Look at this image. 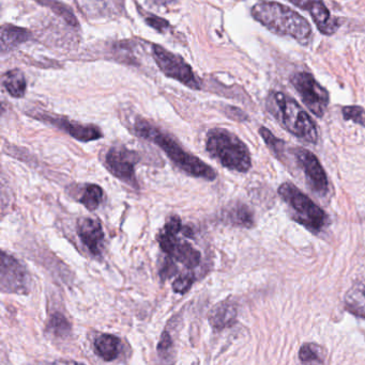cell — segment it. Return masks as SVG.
<instances>
[{
    "label": "cell",
    "instance_id": "cell-15",
    "mask_svg": "<svg viewBox=\"0 0 365 365\" xmlns=\"http://www.w3.org/2000/svg\"><path fill=\"white\" fill-rule=\"evenodd\" d=\"M167 255L169 259L181 264L188 270L195 269L201 264V252L189 242H181L179 238L171 247Z\"/></svg>",
    "mask_w": 365,
    "mask_h": 365
},
{
    "label": "cell",
    "instance_id": "cell-13",
    "mask_svg": "<svg viewBox=\"0 0 365 365\" xmlns=\"http://www.w3.org/2000/svg\"><path fill=\"white\" fill-rule=\"evenodd\" d=\"M77 234L84 246L88 249L94 257H99L102 253L104 232L102 225L96 218H81L77 225Z\"/></svg>",
    "mask_w": 365,
    "mask_h": 365
},
{
    "label": "cell",
    "instance_id": "cell-5",
    "mask_svg": "<svg viewBox=\"0 0 365 365\" xmlns=\"http://www.w3.org/2000/svg\"><path fill=\"white\" fill-rule=\"evenodd\" d=\"M285 203L291 207L293 219L314 233H319L328 221L327 215L306 193L291 182H284L279 188Z\"/></svg>",
    "mask_w": 365,
    "mask_h": 365
},
{
    "label": "cell",
    "instance_id": "cell-31",
    "mask_svg": "<svg viewBox=\"0 0 365 365\" xmlns=\"http://www.w3.org/2000/svg\"><path fill=\"white\" fill-rule=\"evenodd\" d=\"M40 365H84V364H77V362H74V361H54V362H49V364H42Z\"/></svg>",
    "mask_w": 365,
    "mask_h": 365
},
{
    "label": "cell",
    "instance_id": "cell-30",
    "mask_svg": "<svg viewBox=\"0 0 365 365\" xmlns=\"http://www.w3.org/2000/svg\"><path fill=\"white\" fill-rule=\"evenodd\" d=\"M227 115L233 119L238 120V121H244L246 119V113H242L240 109L235 108V107H229L226 110Z\"/></svg>",
    "mask_w": 365,
    "mask_h": 365
},
{
    "label": "cell",
    "instance_id": "cell-1",
    "mask_svg": "<svg viewBox=\"0 0 365 365\" xmlns=\"http://www.w3.org/2000/svg\"><path fill=\"white\" fill-rule=\"evenodd\" d=\"M134 128L135 132L139 137L151 141L161 148L162 151L169 156V160L189 175L201 178L208 181H214L216 179V173L209 165L189 152L184 151L173 137L156 128L147 120L139 118L135 122Z\"/></svg>",
    "mask_w": 365,
    "mask_h": 365
},
{
    "label": "cell",
    "instance_id": "cell-27",
    "mask_svg": "<svg viewBox=\"0 0 365 365\" xmlns=\"http://www.w3.org/2000/svg\"><path fill=\"white\" fill-rule=\"evenodd\" d=\"M343 115L347 121H353L355 123L365 128V109L360 106H346L343 108Z\"/></svg>",
    "mask_w": 365,
    "mask_h": 365
},
{
    "label": "cell",
    "instance_id": "cell-24",
    "mask_svg": "<svg viewBox=\"0 0 365 365\" xmlns=\"http://www.w3.org/2000/svg\"><path fill=\"white\" fill-rule=\"evenodd\" d=\"M47 329L54 336L62 338V336H68L70 332V324L64 315L60 313H54L49 319Z\"/></svg>",
    "mask_w": 365,
    "mask_h": 365
},
{
    "label": "cell",
    "instance_id": "cell-21",
    "mask_svg": "<svg viewBox=\"0 0 365 365\" xmlns=\"http://www.w3.org/2000/svg\"><path fill=\"white\" fill-rule=\"evenodd\" d=\"M299 358L304 365H321L324 364L323 349L313 343H306L300 349Z\"/></svg>",
    "mask_w": 365,
    "mask_h": 365
},
{
    "label": "cell",
    "instance_id": "cell-9",
    "mask_svg": "<svg viewBox=\"0 0 365 365\" xmlns=\"http://www.w3.org/2000/svg\"><path fill=\"white\" fill-rule=\"evenodd\" d=\"M139 154L124 147L111 148L105 158L107 169L114 177L120 181L130 185L133 188H139L135 177V165L139 162Z\"/></svg>",
    "mask_w": 365,
    "mask_h": 365
},
{
    "label": "cell",
    "instance_id": "cell-7",
    "mask_svg": "<svg viewBox=\"0 0 365 365\" xmlns=\"http://www.w3.org/2000/svg\"><path fill=\"white\" fill-rule=\"evenodd\" d=\"M291 81L311 113L316 117H323L330 101L327 90L310 73H297L291 77Z\"/></svg>",
    "mask_w": 365,
    "mask_h": 365
},
{
    "label": "cell",
    "instance_id": "cell-8",
    "mask_svg": "<svg viewBox=\"0 0 365 365\" xmlns=\"http://www.w3.org/2000/svg\"><path fill=\"white\" fill-rule=\"evenodd\" d=\"M0 285L2 293L26 295L29 292L30 278L26 268L12 255L1 252Z\"/></svg>",
    "mask_w": 365,
    "mask_h": 365
},
{
    "label": "cell",
    "instance_id": "cell-18",
    "mask_svg": "<svg viewBox=\"0 0 365 365\" xmlns=\"http://www.w3.org/2000/svg\"><path fill=\"white\" fill-rule=\"evenodd\" d=\"M346 310L356 317L365 319V283H356L345 297Z\"/></svg>",
    "mask_w": 365,
    "mask_h": 365
},
{
    "label": "cell",
    "instance_id": "cell-26",
    "mask_svg": "<svg viewBox=\"0 0 365 365\" xmlns=\"http://www.w3.org/2000/svg\"><path fill=\"white\" fill-rule=\"evenodd\" d=\"M194 274L191 272L180 274L173 282V289L175 293L186 294L194 283Z\"/></svg>",
    "mask_w": 365,
    "mask_h": 365
},
{
    "label": "cell",
    "instance_id": "cell-23",
    "mask_svg": "<svg viewBox=\"0 0 365 365\" xmlns=\"http://www.w3.org/2000/svg\"><path fill=\"white\" fill-rule=\"evenodd\" d=\"M36 1L42 4V6H49L56 14L61 16L69 25L76 26L77 24H79L72 11H71L66 4L59 1V0H36Z\"/></svg>",
    "mask_w": 365,
    "mask_h": 365
},
{
    "label": "cell",
    "instance_id": "cell-10",
    "mask_svg": "<svg viewBox=\"0 0 365 365\" xmlns=\"http://www.w3.org/2000/svg\"><path fill=\"white\" fill-rule=\"evenodd\" d=\"M295 155L298 164L306 175L311 188L315 190V192L321 193V195L327 193L328 189H329V182H328L327 175L319 163V158L312 152L301 149V148L296 150Z\"/></svg>",
    "mask_w": 365,
    "mask_h": 365
},
{
    "label": "cell",
    "instance_id": "cell-20",
    "mask_svg": "<svg viewBox=\"0 0 365 365\" xmlns=\"http://www.w3.org/2000/svg\"><path fill=\"white\" fill-rule=\"evenodd\" d=\"M2 83L9 94L13 98H21L25 96L27 83H26L25 75L21 71H9L4 75Z\"/></svg>",
    "mask_w": 365,
    "mask_h": 365
},
{
    "label": "cell",
    "instance_id": "cell-17",
    "mask_svg": "<svg viewBox=\"0 0 365 365\" xmlns=\"http://www.w3.org/2000/svg\"><path fill=\"white\" fill-rule=\"evenodd\" d=\"M30 32L25 28L16 27V26L6 25L1 28V51H12L15 47L29 40Z\"/></svg>",
    "mask_w": 365,
    "mask_h": 365
},
{
    "label": "cell",
    "instance_id": "cell-12",
    "mask_svg": "<svg viewBox=\"0 0 365 365\" xmlns=\"http://www.w3.org/2000/svg\"><path fill=\"white\" fill-rule=\"evenodd\" d=\"M302 10L308 11L314 19L315 25L324 34L331 36L339 29V23L323 0H289Z\"/></svg>",
    "mask_w": 365,
    "mask_h": 365
},
{
    "label": "cell",
    "instance_id": "cell-28",
    "mask_svg": "<svg viewBox=\"0 0 365 365\" xmlns=\"http://www.w3.org/2000/svg\"><path fill=\"white\" fill-rule=\"evenodd\" d=\"M146 21H147L150 27L154 28V29L160 32H164L169 27V23L166 19H161V17L156 16V15H151V17H148V19H146Z\"/></svg>",
    "mask_w": 365,
    "mask_h": 365
},
{
    "label": "cell",
    "instance_id": "cell-22",
    "mask_svg": "<svg viewBox=\"0 0 365 365\" xmlns=\"http://www.w3.org/2000/svg\"><path fill=\"white\" fill-rule=\"evenodd\" d=\"M103 199V189L98 185H87L83 195L79 197V203L83 204L88 210H96Z\"/></svg>",
    "mask_w": 365,
    "mask_h": 365
},
{
    "label": "cell",
    "instance_id": "cell-19",
    "mask_svg": "<svg viewBox=\"0 0 365 365\" xmlns=\"http://www.w3.org/2000/svg\"><path fill=\"white\" fill-rule=\"evenodd\" d=\"M226 222L237 227H251L254 223L253 212L246 204L235 203L224 212Z\"/></svg>",
    "mask_w": 365,
    "mask_h": 365
},
{
    "label": "cell",
    "instance_id": "cell-29",
    "mask_svg": "<svg viewBox=\"0 0 365 365\" xmlns=\"http://www.w3.org/2000/svg\"><path fill=\"white\" fill-rule=\"evenodd\" d=\"M171 349V340L169 334H167L166 331L162 334V338H161L160 344H159V353L162 357H165L166 354H169Z\"/></svg>",
    "mask_w": 365,
    "mask_h": 365
},
{
    "label": "cell",
    "instance_id": "cell-6",
    "mask_svg": "<svg viewBox=\"0 0 365 365\" xmlns=\"http://www.w3.org/2000/svg\"><path fill=\"white\" fill-rule=\"evenodd\" d=\"M152 53L159 68L165 76L175 79L193 90L201 89V81L192 68L180 56L171 53L160 45L152 46Z\"/></svg>",
    "mask_w": 365,
    "mask_h": 365
},
{
    "label": "cell",
    "instance_id": "cell-16",
    "mask_svg": "<svg viewBox=\"0 0 365 365\" xmlns=\"http://www.w3.org/2000/svg\"><path fill=\"white\" fill-rule=\"evenodd\" d=\"M94 351L104 361L117 359L121 349L120 339L113 334H101L94 340Z\"/></svg>",
    "mask_w": 365,
    "mask_h": 365
},
{
    "label": "cell",
    "instance_id": "cell-4",
    "mask_svg": "<svg viewBox=\"0 0 365 365\" xmlns=\"http://www.w3.org/2000/svg\"><path fill=\"white\" fill-rule=\"evenodd\" d=\"M206 149L211 158L229 170L248 173L252 166L248 147L235 134L224 128L209 130Z\"/></svg>",
    "mask_w": 365,
    "mask_h": 365
},
{
    "label": "cell",
    "instance_id": "cell-25",
    "mask_svg": "<svg viewBox=\"0 0 365 365\" xmlns=\"http://www.w3.org/2000/svg\"><path fill=\"white\" fill-rule=\"evenodd\" d=\"M259 134L263 137L265 143H267L268 147L270 148L272 152L276 154V156L281 158L282 156L283 152H284V141L281 140V139L276 138L269 130H267L266 128H261L259 130Z\"/></svg>",
    "mask_w": 365,
    "mask_h": 365
},
{
    "label": "cell",
    "instance_id": "cell-11",
    "mask_svg": "<svg viewBox=\"0 0 365 365\" xmlns=\"http://www.w3.org/2000/svg\"><path fill=\"white\" fill-rule=\"evenodd\" d=\"M34 117L41 120V121L49 122L56 128L68 133L71 137L79 141L96 140V139L102 138L103 136L102 133L96 126L83 125V124L77 123V122L71 121L66 118L54 117V115H47V113H40V115H36Z\"/></svg>",
    "mask_w": 365,
    "mask_h": 365
},
{
    "label": "cell",
    "instance_id": "cell-3",
    "mask_svg": "<svg viewBox=\"0 0 365 365\" xmlns=\"http://www.w3.org/2000/svg\"><path fill=\"white\" fill-rule=\"evenodd\" d=\"M267 108L276 121L294 136L309 143H316L319 140L316 124L291 96L282 92H271L267 98Z\"/></svg>",
    "mask_w": 365,
    "mask_h": 365
},
{
    "label": "cell",
    "instance_id": "cell-2",
    "mask_svg": "<svg viewBox=\"0 0 365 365\" xmlns=\"http://www.w3.org/2000/svg\"><path fill=\"white\" fill-rule=\"evenodd\" d=\"M252 16L274 34L289 36L306 44L312 36V27L293 9L274 1H261L252 8Z\"/></svg>",
    "mask_w": 365,
    "mask_h": 365
},
{
    "label": "cell",
    "instance_id": "cell-14",
    "mask_svg": "<svg viewBox=\"0 0 365 365\" xmlns=\"http://www.w3.org/2000/svg\"><path fill=\"white\" fill-rule=\"evenodd\" d=\"M208 319L210 325L219 331L231 327L237 319V307L229 300L220 302L211 309Z\"/></svg>",
    "mask_w": 365,
    "mask_h": 365
}]
</instances>
